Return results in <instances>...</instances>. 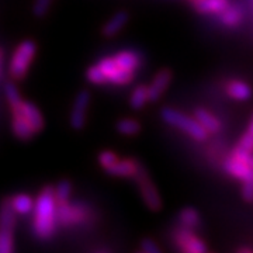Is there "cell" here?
I'll return each mask as SVG.
<instances>
[{
    "label": "cell",
    "mask_w": 253,
    "mask_h": 253,
    "mask_svg": "<svg viewBox=\"0 0 253 253\" xmlns=\"http://www.w3.org/2000/svg\"><path fill=\"white\" fill-rule=\"evenodd\" d=\"M144 63L142 54L135 49H123L114 55L103 56L90 65L84 78L93 86H126L135 79Z\"/></svg>",
    "instance_id": "6da1fadb"
},
{
    "label": "cell",
    "mask_w": 253,
    "mask_h": 253,
    "mask_svg": "<svg viewBox=\"0 0 253 253\" xmlns=\"http://www.w3.org/2000/svg\"><path fill=\"white\" fill-rule=\"evenodd\" d=\"M4 96L11 114V132L18 141L28 142L44 131L45 118L42 111L33 101L23 99L16 82L6 83Z\"/></svg>",
    "instance_id": "7a4b0ae2"
},
{
    "label": "cell",
    "mask_w": 253,
    "mask_h": 253,
    "mask_svg": "<svg viewBox=\"0 0 253 253\" xmlns=\"http://www.w3.org/2000/svg\"><path fill=\"white\" fill-rule=\"evenodd\" d=\"M31 231L38 241H49L54 238L59 224L56 215V200L54 186L46 184L37 194L33 208Z\"/></svg>",
    "instance_id": "3957f363"
},
{
    "label": "cell",
    "mask_w": 253,
    "mask_h": 253,
    "mask_svg": "<svg viewBox=\"0 0 253 253\" xmlns=\"http://www.w3.org/2000/svg\"><path fill=\"white\" fill-rule=\"evenodd\" d=\"M38 52V45L34 40L26 38L18 44L10 56L7 72L11 81L20 82L27 78Z\"/></svg>",
    "instance_id": "277c9868"
},
{
    "label": "cell",
    "mask_w": 253,
    "mask_h": 253,
    "mask_svg": "<svg viewBox=\"0 0 253 253\" xmlns=\"http://www.w3.org/2000/svg\"><path fill=\"white\" fill-rule=\"evenodd\" d=\"M161 117L168 126L180 129L181 132L187 134L194 141H199V142L207 141L208 135H210L207 129L200 124L199 121L194 118V116L193 117L187 116L179 110H174L172 107H165L161 111Z\"/></svg>",
    "instance_id": "5b68a950"
},
{
    "label": "cell",
    "mask_w": 253,
    "mask_h": 253,
    "mask_svg": "<svg viewBox=\"0 0 253 253\" xmlns=\"http://www.w3.org/2000/svg\"><path fill=\"white\" fill-rule=\"evenodd\" d=\"M17 214L10 207L7 197L0 201V253H11L16 249L14 229Z\"/></svg>",
    "instance_id": "8992f818"
},
{
    "label": "cell",
    "mask_w": 253,
    "mask_h": 253,
    "mask_svg": "<svg viewBox=\"0 0 253 253\" xmlns=\"http://www.w3.org/2000/svg\"><path fill=\"white\" fill-rule=\"evenodd\" d=\"M56 215L58 224L62 228L83 225L91 218L90 208L82 201H66L56 204Z\"/></svg>",
    "instance_id": "52a82bcc"
},
{
    "label": "cell",
    "mask_w": 253,
    "mask_h": 253,
    "mask_svg": "<svg viewBox=\"0 0 253 253\" xmlns=\"http://www.w3.org/2000/svg\"><path fill=\"white\" fill-rule=\"evenodd\" d=\"M135 180L136 187L139 191V196L144 201V204L146 208L152 212H159L163 207V201L159 191L155 186L154 180L151 179L148 169L145 168L144 165L141 166L139 172L136 173V176L134 177Z\"/></svg>",
    "instance_id": "ba28073f"
},
{
    "label": "cell",
    "mask_w": 253,
    "mask_h": 253,
    "mask_svg": "<svg viewBox=\"0 0 253 253\" xmlns=\"http://www.w3.org/2000/svg\"><path fill=\"white\" fill-rule=\"evenodd\" d=\"M172 241L176 248L183 253H206L208 246L203 238H200L193 229L184 226H176L172 231Z\"/></svg>",
    "instance_id": "9c48e42d"
},
{
    "label": "cell",
    "mask_w": 253,
    "mask_h": 253,
    "mask_svg": "<svg viewBox=\"0 0 253 253\" xmlns=\"http://www.w3.org/2000/svg\"><path fill=\"white\" fill-rule=\"evenodd\" d=\"M90 91L83 89L73 99L72 107L69 111V126L73 131H82L87 124V116L90 110Z\"/></svg>",
    "instance_id": "30bf717a"
},
{
    "label": "cell",
    "mask_w": 253,
    "mask_h": 253,
    "mask_svg": "<svg viewBox=\"0 0 253 253\" xmlns=\"http://www.w3.org/2000/svg\"><path fill=\"white\" fill-rule=\"evenodd\" d=\"M173 81V71L170 68H163L154 76V79L148 84L149 103L158 101L163 96V93L169 89Z\"/></svg>",
    "instance_id": "8fae6325"
},
{
    "label": "cell",
    "mask_w": 253,
    "mask_h": 253,
    "mask_svg": "<svg viewBox=\"0 0 253 253\" xmlns=\"http://www.w3.org/2000/svg\"><path fill=\"white\" fill-rule=\"evenodd\" d=\"M141 166H142V163L139 162L136 158H132V156L121 158L120 156V159L114 163V166L110 168L106 173L109 176L118 177V179H134L136 173L139 172Z\"/></svg>",
    "instance_id": "7c38bea8"
},
{
    "label": "cell",
    "mask_w": 253,
    "mask_h": 253,
    "mask_svg": "<svg viewBox=\"0 0 253 253\" xmlns=\"http://www.w3.org/2000/svg\"><path fill=\"white\" fill-rule=\"evenodd\" d=\"M129 21V13L126 10H120L117 13H114L111 17L101 26V36L104 38H113V37L118 36L126 24Z\"/></svg>",
    "instance_id": "4fadbf2b"
},
{
    "label": "cell",
    "mask_w": 253,
    "mask_h": 253,
    "mask_svg": "<svg viewBox=\"0 0 253 253\" xmlns=\"http://www.w3.org/2000/svg\"><path fill=\"white\" fill-rule=\"evenodd\" d=\"M224 169L228 174H231L232 177H235L238 180L246 181L253 180V169L248 163L241 162L235 159L234 156H228L226 161L224 162Z\"/></svg>",
    "instance_id": "5bb4252c"
},
{
    "label": "cell",
    "mask_w": 253,
    "mask_h": 253,
    "mask_svg": "<svg viewBox=\"0 0 253 253\" xmlns=\"http://www.w3.org/2000/svg\"><path fill=\"white\" fill-rule=\"evenodd\" d=\"M7 200H9L10 207L13 208V211L21 217L31 214L33 208H34V203H36V199L28 193H16V194L7 197Z\"/></svg>",
    "instance_id": "9a60e30c"
},
{
    "label": "cell",
    "mask_w": 253,
    "mask_h": 253,
    "mask_svg": "<svg viewBox=\"0 0 253 253\" xmlns=\"http://www.w3.org/2000/svg\"><path fill=\"white\" fill-rule=\"evenodd\" d=\"M219 23L226 28H236L241 26V23L244 21V11L239 6L235 4H228L222 11H219L217 14Z\"/></svg>",
    "instance_id": "2e32d148"
},
{
    "label": "cell",
    "mask_w": 253,
    "mask_h": 253,
    "mask_svg": "<svg viewBox=\"0 0 253 253\" xmlns=\"http://www.w3.org/2000/svg\"><path fill=\"white\" fill-rule=\"evenodd\" d=\"M225 91L231 99L236 101H246L251 99L253 94L251 84L244 81H238V79L228 82L225 84Z\"/></svg>",
    "instance_id": "e0dca14e"
},
{
    "label": "cell",
    "mask_w": 253,
    "mask_h": 253,
    "mask_svg": "<svg viewBox=\"0 0 253 253\" xmlns=\"http://www.w3.org/2000/svg\"><path fill=\"white\" fill-rule=\"evenodd\" d=\"M193 116H194V118L199 121L201 126L207 129L208 134H217V132H219L221 121L211 111H208L207 109H203V107H199V109L194 110Z\"/></svg>",
    "instance_id": "ac0fdd59"
},
{
    "label": "cell",
    "mask_w": 253,
    "mask_h": 253,
    "mask_svg": "<svg viewBox=\"0 0 253 253\" xmlns=\"http://www.w3.org/2000/svg\"><path fill=\"white\" fill-rule=\"evenodd\" d=\"M177 221L180 226L189 228L193 231L201 226V215L199 211L193 207L181 208L180 212L177 214Z\"/></svg>",
    "instance_id": "d6986e66"
},
{
    "label": "cell",
    "mask_w": 253,
    "mask_h": 253,
    "mask_svg": "<svg viewBox=\"0 0 253 253\" xmlns=\"http://www.w3.org/2000/svg\"><path fill=\"white\" fill-rule=\"evenodd\" d=\"M116 131L123 136H136L142 131V124L131 117H124L116 123Z\"/></svg>",
    "instance_id": "ffe728a7"
},
{
    "label": "cell",
    "mask_w": 253,
    "mask_h": 253,
    "mask_svg": "<svg viewBox=\"0 0 253 253\" xmlns=\"http://www.w3.org/2000/svg\"><path fill=\"white\" fill-rule=\"evenodd\" d=\"M129 103V107L132 110H142L149 103V94H148V86L146 84H138L135 86L132 91H131V96L128 99Z\"/></svg>",
    "instance_id": "44dd1931"
},
{
    "label": "cell",
    "mask_w": 253,
    "mask_h": 253,
    "mask_svg": "<svg viewBox=\"0 0 253 253\" xmlns=\"http://www.w3.org/2000/svg\"><path fill=\"white\" fill-rule=\"evenodd\" d=\"M228 4H229V0H201L193 9L203 16H207V14L217 16L218 13L225 9Z\"/></svg>",
    "instance_id": "7402d4cb"
},
{
    "label": "cell",
    "mask_w": 253,
    "mask_h": 253,
    "mask_svg": "<svg viewBox=\"0 0 253 253\" xmlns=\"http://www.w3.org/2000/svg\"><path fill=\"white\" fill-rule=\"evenodd\" d=\"M54 193L56 204L66 203V201H69V200L72 199L73 184L68 179H62V180H59L54 186Z\"/></svg>",
    "instance_id": "603a6c76"
},
{
    "label": "cell",
    "mask_w": 253,
    "mask_h": 253,
    "mask_svg": "<svg viewBox=\"0 0 253 253\" xmlns=\"http://www.w3.org/2000/svg\"><path fill=\"white\" fill-rule=\"evenodd\" d=\"M118 159H120V156H118L117 152H114L111 149H103L97 155V163H99V166L104 172H107L110 168H113L114 163L117 162Z\"/></svg>",
    "instance_id": "cb8c5ba5"
},
{
    "label": "cell",
    "mask_w": 253,
    "mask_h": 253,
    "mask_svg": "<svg viewBox=\"0 0 253 253\" xmlns=\"http://www.w3.org/2000/svg\"><path fill=\"white\" fill-rule=\"evenodd\" d=\"M54 0H34L33 3V14L36 18H44L52 7Z\"/></svg>",
    "instance_id": "d4e9b609"
},
{
    "label": "cell",
    "mask_w": 253,
    "mask_h": 253,
    "mask_svg": "<svg viewBox=\"0 0 253 253\" xmlns=\"http://www.w3.org/2000/svg\"><path fill=\"white\" fill-rule=\"evenodd\" d=\"M138 251L142 253H161L162 252L161 246L156 244L152 238H144V239L141 241V244H139V249H138Z\"/></svg>",
    "instance_id": "484cf974"
},
{
    "label": "cell",
    "mask_w": 253,
    "mask_h": 253,
    "mask_svg": "<svg viewBox=\"0 0 253 253\" xmlns=\"http://www.w3.org/2000/svg\"><path fill=\"white\" fill-rule=\"evenodd\" d=\"M241 194L246 203H253V180L242 181Z\"/></svg>",
    "instance_id": "4316f807"
},
{
    "label": "cell",
    "mask_w": 253,
    "mask_h": 253,
    "mask_svg": "<svg viewBox=\"0 0 253 253\" xmlns=\"http://www.w3.org/2000/svg\"><path fill=\"white\" fill-rule=\"evenodd\" d=\"M238 145H239L241 148H244L245 151H248V152L253 154V134L252 132L246 131L244 135L241 136V139H239Z\"/></svg>",
    "instance_id": "83f0119b"
},
{
    "label": "cell",
    "mask_w": 253,
    "mask_h": 253,
    "mask_svg": "<svg viewBox=\"0 0 253 253\" xmlns=\"http://www.w3.org/2000/svg\"><path fill=\"white\" fill-rule=\"evenodd\" d=\"M3 71H4V49L0 46V79L3 76Z\"/></svg>",
    "instance_id": "f1b7e54d"
},
{
    "label": "cell",
    "mask_w": 253,
    "mask_h": 253,
    "mask_svg": "<svg viewBox=\"0 0 253 253\" xmlns=\"http://www.w3.org/2000/svg\"><path fill=\"white\" fill-rule=\"evenodd\" d=\"M236 252L238 253H253V248L252 246H239V248L236 249Z\"/></svg>",
    "instance_id": "f546056e"
},
{
    "label": "cell",
    "mask_w": 253,
    "mask_h": 253,
    "mask_svg": "<svg viewBox=\"0 0 253 253\" xmlns=\"http://www.w3.org/2000/svg\"><path fill=\"white\" fill-rule=\"evenodd\" d=\"M248 131L253 134V114H252V118H251V121H249V126H248Z\"/></svg>",
    "instance_id": "4dcf8cb0"
},
{
    "label": "cell",
    "mask_w": 253,
    "mask_h": 253,
    "mask_svg": "<svg viewBox=\"0 0 253 253\" xmlns=\"http://www.w3.org/2000/svg\"><path fill=\"white\" fill-rule=\"evenodd\" d=\"M187 1H189V4L191 6V7H194L196 4H199L201 0H187Z\"/></svg>",
    "instance_id": "1f68e13d"
},
{
    "label": "cell",
    "mask_w": 253,
    "mask_h": 253,
    "mask_svg": "<svg viewBox=\"0 0 253 253\" xmlns=\"http://www.w3.org/2000/svg\"><path fill=\"white\" fill-rule=\"evenodd\" d=\"M249 165H251V168H252V169H253V155H252V156H251V161H249Z\"/></svg>",
    "instance_id": "d6a6232c"
}]
</instances>
